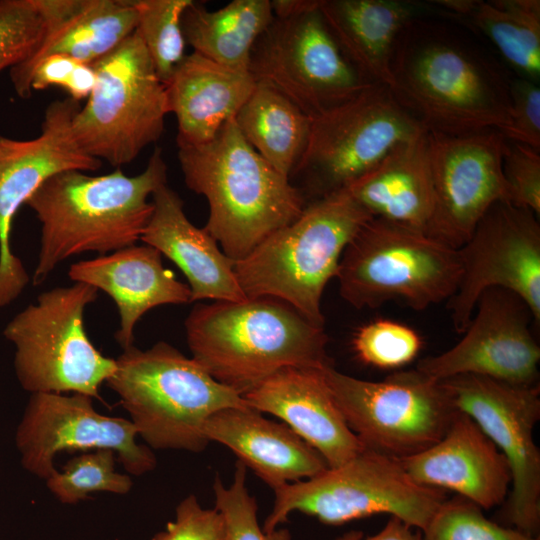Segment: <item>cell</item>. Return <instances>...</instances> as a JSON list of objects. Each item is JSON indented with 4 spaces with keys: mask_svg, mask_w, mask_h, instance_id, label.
<instances>
[{
    "mask_svg": "<svg viewBox=\"0 0 540 540\" xmlns=\"http://www.w3.org/2000/svg\"><path fill=\"white\" fill-rule=\"evenodd\" d=\"M344 189L372 217L426 233L434 208L427 130Z\"/></svg>",
    "mask_w": 540,
    "mask_h": 540,
    "instance_id": "obj_28",
    "label": "cell"
},
{
    "mask_svg": "<svg viewBox=\"0 0 540 540\" xmlns=\"http://www.w3.org/2000/svg\"><path fill=\"white\" fill-rule=\"evenodd\" d=\"M133 423L99 413L93 398L72 393H33L15 436L21 464L29 473L48 479L57 469L59 452L114 451L124 469L140 476L152 471L156 457L148 446L137 443Z\"/></svg>",
    "mask_w": 540,
    "mask_h": 540,
    "instance_id": "obj_16",
    "label": "cell"
},
{
    "mask_svg": "<svg viewBox=\"0 0 540 540\" xmlns=\"http://www.w3.org/2000/svg\"><path fill=\"white\" fill-rule=\"evenodd\" d=\"M161 255L152 246L135 244L69 268L72 281L91 285L113 299L120 316L115 338L123 349L133 345L135 325L147 311L191 302L189 286L163 266Z\"/></svg>",
    "mask_w": 540,
    "mask_h": 540,
    "instance_id": "obj_23",
    "label": "cell"
},
{
    "mask_svg": "<svg viewBox=\"0 0 540 540\" xmlns=\"http://www.w3.org/2000/svg\"><path fill=\"white\" fill-rule=\"evenodd\" d=\"M246 475V466L237 461L230 486H225L218 476L213 484L215 509L224 521L225 540H291L288 529L265 532L259 525L257 502L249 493Z\"/></svg>",
    "mask_w": 540,
    "mask_h": 540,
    "instance_id": "obj_35",
    "label": "cell"
},
{
    "mask_svg": "<svg viewBox=\"0 0 540 540\" xmlns=\"http://www.w3.org/2000/svg\"><path fill=\"white\" fill-rule=\"evenodd\" d=\"M207 440L229 448L273 490L312 478L328 468L324 458L285 423L250 407L226 408L205 423Z\"/></svg>",
    "mask_w": 540,
    "mask_h": 540,
    "instance_id": "obj_25",
    "label": "cell"
},
{
    "mask_svg": "<svg viewBox=\"0 0 540 540\" xmlns=\"http://www.w3.org/2000/svg\"><path fill=\"white\" fill-rule=\"evenodd\" d=\"M512 142L540 150V88L525 78L510 80V117L500 131Z\"/></svg>",
    "mask_w": 540,
    "mask_h": 540,
    "instance_id": "obj_40",
    "label": "cell"
},
{
    "mask_svg": "<svg viewBox=\"0 0 540 540\" xmlns=\"http://www.w3.org/2000/svg\"><path fill=\"white\" fill-rule=\"evenodd\" d=\"M371 218L345 189L308 202L294 221L235 262L241 289L247 298L284 301L324 327L323 291L346 246Z\"/></svg>",
    "mask_w": 540,
    "mask_h": 540,
    "instance_id": "obj_5",
    "label": "cell"
},
{
    "mask_svg": "<svg viewBox=\"0 0 540 540\" xmlns=\"http://www.w3.org/2000/svg\"><path fill=\"white\" fill-rule=\"evenodd\" d=\"M399 461L415 482L452 490L481 509L501 504L511 486L505 456L475 421L460 411L437 443Z\"/></svg>",
    "mask_w": 540,
    "mask_h": 540,
    "instance_id": "obj_21",
    "label": "cell"
},
{
    "mask_svg": "<svg viewBox=\"0 0 540 540\" xmlns=\"http://www.w3.org/2000/svg\"><path fill=\"white\" fill-rule=\"evenodd\" d=\"M193 0H133L138 33L155 72L165 85L183 61L182 16Z\"/></svg>",
    "mask_w": 540,
    "mask_h": 540,
    "instance_id": "obj_32",
    "label": "cell"
},
{
    "mask_svg": "<svg viewBox=\"0 0 540 540\" xmlns=\"http://www.w3.org/2000/svg\"><path fill=\"white\" fill-rule=\"evenodd\" d=\"M256 81L247 70L187 54L165 84L169 113L178 124L177 145L210 141L249 98Z\"/></svg>",
    "mask_w": 540,
    "mask_h": 540,
    "instance_id": "obj_27",
    "label": "cell"
},
{
    "mask_svg": "<svg viewBox=\"0 0 540 540\" xmlns=\"http://www.w3.org/2000/svg\"><path fill=\"white\" fill-rule=\"evenodd\" d=\"M434 208L426 234L459 249L487 210L508 201L498 130L464 135L427 131Z\"/></svg>",
    "mask_w": 540,
    "mask_h": 540,
    "instance_id": "obj_18",
    "label": "cell"
},
{
    "mask_svg": "<svg viewBox=\"0 0 540 540\" xmlns=\"http://www.w3.org/2000/svg\"><path fill=\"white\" fill-rule=\"evenodd\" d=\"M319 7L349 63L368 82L389 89L400 34L431 10L428 4L407 0H320Z\"/></svg>",
    "mask_w": 540,
    "mask_h": 540,
    "instance_id": "obj_26",
    "label": "cell"
},
{
    "mask_svg": "<svg viewBox=\"0 0 540 540\" xmlns=\"http://www.w3.org/2000/svg\"><path fill=\"white\" fill-rule=\"evenodd\" d=\"M322 369L283 368L243 398L248 407L280 418L334 468L365 447L348 427Z\"/></svg>",
    "mask_w": 540,
    "mask_h": 540,
    "instance_id": "obj_20",
    "label": "cell"
},
{
    "mask_svg": "<svg viewBox=\"0 0 540 540\" xmlns=\"http://www.w3.org/2000/svg\"><path fill=\"white\" fill-rule=\"evenodd\" d=\"M448 18L485 35L519 77L539 84V0L434 1Z\"/></svg>",
    "mask_w": 540,
    "mask_h": 540,
    "instance_id": "obj_29",
    "label": "cell"
},
{
    "mask_svg": "<svg viewBox=\"0 0 540 540\" xmlns=\"http://www.w3.org/2000/svg\"><path fill=\"white\" fill-rule=\"evenodd\" d=\"M460 277L458 249L374 217L346 246L336 275L341 297L357 309L402 301L417 311L448 301Z\"/></svg>",
    "mask_w": 540,
    "mask_h": 540,
    "instance_id": "obj_7",
    "label": "cell"
},
{
    "mask_svg": "<svg viewBox=\"0 0 540 540\" xmlns=\"http://www.w3.org/2000/svg\"><path fill=\"white\" fill-rule=\"evenodd\" d=\"M442 383L456 409L475 421L509 464L507 522L525 534L539 536L540 452L533 439L540 418L539 387L473 374L453 376Z\"/></svg>",
    "mask_w": 540,
    "mask_h": 540,
    "instance_id": "obj_14",
    "label": "cell"
},
{
    "mask_svg": "<svg viewBox=\"0 0 540 540\" xmlns=\"http://www.w3.org/2000/svg\"><path fill=\"white\" fill-rule=\"evenodd\" d=\"M44 30L36 0H0V72L29 58Z\"/></svg>",
    "mask_w": 540,
    "mask_h": 540,
    "instance_id": "obj_37",
    "label": "cell"
},
{
    "mask_svg": "<svg viewBox=\"0 0 540 540\" xmlns=\"http://www.w3.org/2000/svg\"><path fill=\"white\" fill-rule=\"evenodd\" d=\"M274 493L262 526L265 532L279 528L293 512L327 525L389 514L422 531L447 500L446 491L415 482L399 459L366 448L338 467L285 484Z\"/></svg>",
    "mask_w": 540,
    "mask_h": 540,
    "instance_id": "obj_8",
    "label": "cell"
},
{
    "mask_svg": "<svg viewBox=\"0 0 540 540\" xmlns=\"http://www.w3.org/2000/svg\"><path fill=\"white\" fill-rule=\"evenodd\" d=\"M333 540H422L419 529L413 528L401 519L390 516L383 528L376 534L364 538L363 532L348 531Z\"/></svg>",
    "mask_w": 540,
    "mask_h": 540,
    "instance_id": "obj_42",
    "label": "cell"
},
{
    "mask_svg": "<svg viewBox=\"0 0 540 540\" xmlns=\"http://www.w3.org/2000/svg\"><path fill=\"white\" fill-rule=\"evenodd\" d=\"M79 108L71 98L55 100L45 110L37 137L16 140L0 135V307L13 302L29 282L10 245L13 219L21 205L58 173L92 172L102 166L75 138L72 121Z\"/></svg>",
    "mask_w": 540,
    "mask_h": 540,
    "instance_id": "obj_17",
    "label": "cell"
},
{
    "mask_svg": "<svg viewBox=\"0 0 540 540\" xmlns=\"http://www.w3.org/2000/svg\"><path fill=\"white\" fill-rule=\"evenodd\" d=\"M115 458L110 449L81 452L45 480L47 488L63 504H76L94 492L125 495L133 481L116 471Z\"/></svg>",
    "mask_w": 540,
    "mask_h": 540,
    "instance_id": "obj_33",
    "label": "cell"
},
{
    "mask_svg": "<svg viewBox=\"0 0 540 540\" xmlns=\"http://www.w3.org/2000/svg\"><path fill=\"white\" fill-rule=\"evenodd\" d=\"M320 0L298 14L275 17L255 42L249 72L312 119L358 95L372 83L349 63L320 11Z\"/></svg>",
    "mask_w": 540,
    "mask_h": 540,
    "instance_id": "obj_13",
    "label": "cell"
},
{
    "mask_svg": "<svg viewBox=\"0 0 540 540\" xmlns=\"http://www.w3.org/2000/svg\"><path fill=\"white\" fill-rule=\"evenodd\" d=\"M96 82L93 65L64 55H51L41 60L30 77L31 90L56 86L64 89L74 101L87 99Z\"/></svg>",
    "mask_w": 540,
    "mask_h": 540,
    "instance_id": "obj_39",
    "label": "cell"
},
{
    "mask_svg": "<svg viewBox=\"0 0 540 540\" xmlns=\"http://www.w3.org/2000/svg\"><path fill=\"white\" fill-rule=\"evenodd\" d=\"M92 65L95 86L73 118V132L88 155L119 168L162 136L166 88L136 31Z\"/></svg>",
    "mask_w": 540,
    "mask_h": 540,
    "instance_id": "obj_11",
    "label": "cell"
},
{
    "mask_svg": "<svg viewBox=\"0 0 540 540\" xmlns=\"http://www.w3.org/2000/svg\"><path fill=\"white\" fill-rule=\"evenodd\" d=\"M482 510L460 496L447 499L421 531L422 540H540L489 520Z\"/></svg>",
    "mask_w": 540,
    "mask_h": 540,
    "instance_id": "obj_34",
    "label": "cell"
},
{
    "mask_svg": "<svg viewBox=\"0 0 540 540\" xmlns=\"http://www.w3.org/2000/svg\"><path fill=\"white\" fill-rule=\"evenodd\" d=\"M391 74L395 99L427 131H502L509 122V78L455 26L412 20L396 43Z\"/></svg>",
    "mask_w": 540,
    "mask_h": 540,
    "instance_id": "obj_1",
    "label": "cell"
},
{
    "mask_svg": "<svg viewBox=\"0 0 540 540\" xmlns=\"http://www.w3.org/2000/svg\"><path fill=\"white\" fill-rule=\"evenodd\" d=\"M45 30L37 49L10 68L18 96L31 97L30 77L36 65L51 55L94 64L128 38L137 26L133 0H36Z\"/></svg>",
    "mask_w": 540,
    "mask_h": 540,
    "instance_id": "obj_22",
    "label": "cell"
},
{
    "mask_svg": "<svg viewBox=\"0 0 540 540\" xmlns=\"http://www.w3.org/2000/svg\"><path fill=\"white\" fill-rule=\"evenodd\" d=\"M461 277L448 309L454 329L462 334L478 299L488 289L518 295L540 324V223L531 210L508 201L492 205L458 249Z\"/></svg>",
    "mask_w": 540,
    "mask_h": 540,
    "instance_id": "obj_15",
    "label": "cell"
},
{
    "mask_svg": "<svg viewBox=\"0 0 540 540\" xmlns=\"http://www.w3.org/2000/svg\"><path fill=\"white\" fill-rule=\"evenodd\" d=\"M106 385L120 399L149 448L201 452L208 418L226 408L248 407L197 361L166 342L141 350L132 345L115 359Z\"/></svg>",
    "mask_w": 540,
    "mask_h": 540,
    "instance_id": "obj_6",
    "label": "cell"
},
{
    "mask_svg": "<svg viewBox=\"0 0 540 540\" xmlns=\"http://www.w3.org/2000/svg\"><path fill=\"white\" fill-rule=\"evenodd\" d=\"M152 204L140 241L164 254L183 272L191 302L246 300L234 271L235 262L204 228L190 222L177 192L163 184L152 194Z\"/></svg>",
    "mask_w": 540,
    "mask_h": 540,
    "instance_id": "obj_24",
    "label": "cell"
},
{
    "mask_svg": "<svg viewBox=\"0 0 540 540\" xmlns=\"http://www.w3.org/2000/svg\"><path fill=\"white\" fill-rule=\"evenodd\" d=\"M166 183L167 165L159 147L135 176L116 168L99 176L68 170L47 179L25 203L41 224L33 284L43 283L72 256L106 255L135 245L153 211L148 197Z\"/></svg>",
    "mask_w": 540,
    "mask_h": 540,
    "instance_id": "obj_2",
    "label": "cell"
},
{
    "mask_svg": "<svg viewBox=\"0 0 540 540\" xmlns=\"http://www.w3.org/2000/svg\"><path fill=\"white\" fill-rule=\"evenodd\" d=\"M192 358L242 397L287 367L324 368V327L272 297L198 303L185 320Z\"/></svg>",
    "mask_w": 540,
    "mask_h": 540,
    "instance_id": "obj_3",
    "label": "cell"
},
{
    "mask_svg": "<svg viewBox=\"0 0 540 540\" xmlns=\"http://www.w3.org/2000/svg\"><path fill=\"white\" fill-rule=\"evenodd\" d=\"M234 120L248 144L289 178L307 147L312 118L274 88L256 82Z\"/></svg>",
    "mask_w": 540,
    "mask_h": 540,
    "instance_id": "obj_31",
    "label": "cell"
},
{
    "mask_svg": "<svg viewBox=\"0 0 540 540\" xmlns=\"http://www.w3.org/2000/svg\"><path fill=\"white\" fill-rule=\"evenodd\" d=\"M348 427L366 449L397 459L417 454L446 433L458 413L442 381L417 369L381 381L322 369Z\"/></svg>",
    "mask_w": 540,
    "mask_h": 540,
    "instance_id": "obj_12",
    "label": "cell"
},
{
    "mask_svg": "<svg viewBox=\"0 0 540 540\" xmlns=\"http://www.w3.org/2000/svg\"><path fill=\"white\" fill-rule=\"evenodd\" d=\"M534 318L515 293L491 288L477 301L463 337L450 349L420 360L416 369L438 381L473 374L518 386L536 385L540 347Z\"/></svg>",
    "mask_w": 540,
    "mask_h": 540,
    "instance_id": "obj_19",
    "label": "cell"
},
{
    "mask_svg": "<svg viewBox=\"0 0 540 540\" xmlns=\"http://www.w3.org/2000/svg\"><path fill=\"white\" fill-rule=\"evenodd\" d=\"M151 540H225V525L215 508H203L190 494L177 505L175 519Z\"/></svg>",
    "mask_w": 540,
    "mask_h": 540,
    "instance_id": "obj_41",
    "label": "cell"
},
{
    "mask_svg": "<svg viewBox=\"0 0 540 540\" xmlns=\"http://www.w3.org/2000/svg\"><path fill=\"white\" fill-rule=\"evenodd\" d=\"M425 130L387 86L372 84L312 119L307 147L289 180L311 202L346 188Z\"/></svg>",
    "mask_w": 540,
    "mask_h": 540,
    "instance_id": "obj_10",
    "label": "cell"
},
{
    "mask_svg": "<svg viewBox=\"0 0 540 540\" xmlns=\"http://www.w3.org/2000/svg\"><path fill=\"white\" fill-rule=\"evenodd\" d=\"M97 297L98 289L85 283L56 287L7 323L3 335L15 346L14 369L24 390L101 400L115 359L104 356L85 330V309Z\"/></svg>",
    "mask_w": 540,
    "mask_h": 540,
    "instance_id": "obj_9",
    "label": "cell"
},
{
    "mask_svg": "<svg viewBox=\"0 0 540 540\" xmlns=\"http://www.w3.org/2000/svg\"><path fill=\"white\" fill-rule=\"evenodd\" d=\"M177 146L186 186L209 205L204 229L234 262L294 221L307 204L289 178L248 144L234 117L210 141Z\"/></svg>",
    "mask_w": 540,
    "mask_h": 540,
    "instance_id": "obj_4",
    "label": "cell"
},
{
    "mask_svg": "<svg viewBox=\"0 0 540 540\" xmlns=\"http://www.w3.org/2000/svg\"><path fill=\"white\" fill-rule=\"evenodd\" d=\"M273 18L269 0H233L217 10L192 1L182 16V30L193 52L249 71L251 50Z\"/></svg>",
    "mask_w": 540,
    "mask_h": 540,
    "instance_id": "obj_30",
    "label": "cell"
},
{
    "mask_svg": "<svg viewBox=\"0 0 540 540\" xmlns=\"http://www.w3.org/2000/svg\"><path fill=\"white\" fill-rule=\"evenodd\" d=\"M360 361L381 369H393L413 361L422 341L412 328L391 320H376L360 327L352 340Z\"/></svg>",
    "mask_w": 540,
    "mask_h": 540,
    "instance_id": "obj_36",
    "label": "cell"
},
{
    "mask_svg": "<svg viewBox=\"0 0 540 540\" xmlns=\"http://www.w3.org/2000/svg\"><path fill=\"white\" fill-rule=\"evenodd\" d=\"M503 176L508 202L540 215V150L506 139Z\"/></svg>",
    "mask_w": 540,
    "mask_h": 540,
    "instance_id": "obj_38",
    "label": "cell"
}]
</instances>
